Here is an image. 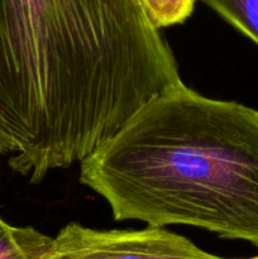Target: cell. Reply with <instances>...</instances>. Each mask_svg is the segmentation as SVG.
Segmentation results:
<instances>
[{
	"label": "cell",
	"instance_id": "cell-2",
	"mask_svg": "<svg viewBox=\"0 0 258 259\" xmlns=\"http://www.w3.org/2000/svg\"><path fill=\"white\" fill-rule=\"evenodd\" d=\"M118 222L194 227L258 248V110L181 80L80 163Z\"/></svg>",
	"mask_w": 258,
	"mask_h": 259
},
{
	"label": "cell",
	"instance_id": "cell-6",
	"mask_svg": "<svg viewBox=\"0 0 258 259\" xmlns=\"http://www.w3.org/2000/svg\"><path fill=\"white\" fill-rule=\"evenodd\" d=\"M144 13L157 29L182 24L192 15L196 0H139Z\"/></svg>",
	"mask_w": 258,
	"mask_h": 259
},
{
	"label": "cell",
	"instance_id": "cell-4",
	"mask_svg": "<svg viewBox=\"0 0 258 259\" xmlns=\"http://www.w3.org/2000/svg\"><path fill=\"white\" fill-rule=\"evenodd\" d=\"M53 238L33 227H14L0 217V259H50Z\"/></svg>",
	"mask_w": 258,
	"mask_h": 259
},
{
	"label": "cell",
	"instance_id": "cell-1",
	"mask_svg": "<svg viewBox=\"0 0 258 259\" xmlns=\"http://www.w3.org/2000/svg\"><path fill=\"white\" fill-rule=\"evenodd\" d=\"M177 71L139 0H0V147L104 133Z\"/></svg>",
	"mask_w": 258,
	"mask_h": 259
},
{
	"label": "cell",
	"instance_id": "cell-3",
	"mask_svg": "<svg viewBox=\"0 0 258 259\" xmlns=\"http://www.w3.org/2000/svg\"><path fill=\"white\" fill-rule=\"evenodd\" d=\"M50 259H234L205 252L166 228L101 230L68 223L53 237Z\"/></svg>",
	"mask_w": 258,
	"mask_h": 259
},
{
	"label": "cell",
	"instance_id": "cell-7",
	"mask_svg": "<svg viewBox=\"0 0 258 259\" xmlns=\"http://www.w3.org/2000/svg\"><path fill=\"white\" fill-rule=\"evenodd\" d=\"M234 259H239V258H234ZM247 259H258V255H255V257H252V258H247Z\"/></svg>",
	"mask_w": 258,
	"mask_h": 259
},
{
	"label": "cell",
	"instance_id": "cell-5",
	"mask_svg": "<svg viewBox=\"0 0 258 259\" xmlns=\"http://www.w3.org/2000/svg\"><path fill=\"white\" fill-rule=\"evenodd\" d=\"M258 46V0H200Z\"/></svg>",
	"mask_w": 258,
	"mask_h": 259
}]
</instances>
